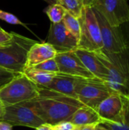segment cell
I'll return each mask as SVG.
<instances>
[{
  "label": "cell",
  "mask_w": 129,
  "mask_h": 130,
  "mask_svg": "<svg viewBox=\"0 0 129 130\" xmlns=\"http://www.w3.org/2000/svg\"><path fill=\"white\" fill-rule=\"evenodd\" d=\"M91 8L113 26H121L129 21L128 0H95Z\"/></svg>",
  "instance_id": "obj_8"
},
{
  "label": "cell",
  "mask_w": 129,
  "mask_h": 130,
  "mask_svg": "<svg viewBox=\"0 0 129 130\" xmlns=\"http://www.w3.org/2000/svg\"><path fill=\"white\" fill-rule=\"evenodd\" d=\"M100 124L109 130H129V101L122 114L116 121H101Z\"/></svg>",
  "instance_id": "obj_18"
},
{
  "label": "cell",
  "mask_w": 129,
  "mask_h": 130,
  "mask_svg": "<svg viewBox=\"0 0 129 130\" xmlns=\"http://www.w3.org/2000/svg\"><path fill=\"white\" fill-rule=\"evenodd\" d=\"M72 130H81V126H75V128Z\"/></svg>",
  "instance_id": "obj_34"
},
{
  "label": "cell",
  "mask_w": 129,
  "mask_h": 130,
  "mask_svg": "<svg viewBox=\"0 0 129 130\" xmlns=\"http://www.w3.org/2000/svg\"><path fill=\"white\" fill-rule=\"evenodd\" d=\"M97 130H109V129L106 128L105 126H103V125L101 124H98L97 126Z\"/></svg>",
  "instance_id": "obj_32"
},
{
  "label": "cell",
  "mask_w": 129,
  "mask_h": 130,
  "mask_svg": "<svg viewBox=\"0 0 129 130\" xmlns=\"http://www.w3.org/2000/svg\"><path fill=\"white\" fill-rule=\"evenodd\" d=\"M12 37V32L8 33L2 28H0V45L9 41Z\"/></svg>",
  "instance_id": "obj_26"
},
{
  "label": "cell",
  "mask_w": 129,
  "mask_h": 130,
  "mask_svg": "<svg viewBox=\"0 0 129 130\" xmlns=\"http://www.w3.org/2000/svg\"><path fill=\"white\" fill-rule=\"evenodd\" d=\"M44 12L49 18L51 23L53 24L62 22L67 13L66 10L58 3L49 5V6L44 10Z\"/></svg>",
  "instance_id": "obj_19"
},
{
  "label": "cell",
  "mask_w": 129,
  "mask_h": 130,
  "mask_svg": "<svg viewBox=\"0 0 129 130\" xmlns=\"http://www.w3.org/2000/svg\"><path fill=\"white\" fill-rule=\"evenodd\" d=\"M86 79L87 78L59 72L51 82L43 88L78 99V94Z\"/></svg>",
  "instance_id": "obj_13"
},
{
  "label": "cell",
  "mask_w": 129,
  "mask_h": 130,
  "mask_svg": "<svg viewBox=\"0 0 129 130\" xmlns=\"http://www.w3.org/2000/svg\"><path fill=\"white\" fill-rule=\"evenodd\" d=\"M93 10L100 29L103 50L110 53H120L125 50L128 46V44L124 37L120 26L111 25L94 8Z\"/></svg>",
  "instance_id": "obj_7"
},
{
  "label": "cell",
  "mask_w": 129,
  "mask_h": 130,
  "mask_svg": "<svg viewBox=\"0 0 129 130\" xmlns=\"http://www.w3.org/2000/svg\"><path fill=\"white\" fill-rule=\"evenodd\" d=\"M57 53L56 50L49 43L36 42L28 51L26 69L33 67L48 59H54Z\"/></svg>",
  "instance_id": "obj_15"
},
{
  "label": "cell",
  "mask_w": 129,
  "mask_h": 130,
  "mask_svg": "<svg viewBox=\"0 0 129 130\" xmlns=\"http://www.w3.org/2000/svg\"><path fill=\"white\" fill-rule=\"evenodd\" d=\"M12 126L6 122L0 121V130H11Z\"/></svg>",
  "instance_id": "obj_27"
},
{
  "label": "cell",
  "mask_w": 129,
  "mask_h": 130,
  "mask_svg": "<svg viewBox=\"0 0 129 130\" xmlns=\"http://www.w3.org/2000/svg\"><path fill=\"white\" fill-rule=\"evenodd\" d=\"M113 91L98 79H86L78 94V100L84 106L97 110L100 104Z\"/></svg>",
  "instance_id": "obj_9"
},
{
  "label": "cell",
  "mask_w": 129,
  "mask_h": 130,
  "mask_svg": "<svg viewBox=\"0 0 129 130\" xmlns=\"http://www.w3.org/2000/svg\"><path fill=\"white\" fill-rule=\"evenodd\" d=\"M62 22L65 27H66V29L78 41L80 38V33H81V24H80L79 18L67 12L62 20Z\"/></svg>",
  "instance_id": "obj_21"
},
{
  "label": "cell",
  "mask_w": 129,
  "mask_h": 130,
  "mask_svg": "<svg viewBox=\"0 0 129 130\" xmlns=\"http://www.w3.org/2000/svg\"><path fill=\"white\" fill-rule=\"evenodd\" d=\"M84 7H91L95 0H81Z\"/></svg>",
  "instance_id": "obj_30"
},
{
  "label": "cell",
  "mask_w": 129,
  "mask_h": 130,
  "mask_svg": "<svg viewBox=\"0 0 129 130\" xmlns=\"http://www.w3.org/2000/svg\"><path fill=\"white\" fill-rule=\"evenodd\" d=\"M75 125L70 121H62L52 126L53 130H72L75 128Z\"/></svg>",
  "instance_id": "obj_25"
},
{
  "label": "cell",
  "mask_w": 129,
  "mask_h": 130,
  "mask_svg": "<svg viewBox=\"0 0 129 130\" xmlns=\"http://www.w3.org/2000/svg\"><path fill=\"white\" fill-rule=\"evenodd\" d=\"M36 42L12 32L11 39L0 45V66L15 73H24L28 51Z\"/></svg>",
  "instance_id": "obj_3"
},
{
  "label": "cell",
  "mask_w": 129,
  "mask_h": 130,
  "mask_svg": "<svg viewBox=\"0 0 129 130\" xmlns=\"http://www.w3.org/2000/svg\"><path fill=\"white\" fill-rule=\"evenodd\" d=\"M36 130H52V125H49L48 123H44L38 126Z\"/></svg>",
  "instance_id": "obj_29"
},
{
  "label": "cell",
  "mask_w": 129,
  "mask_h": 130,
  "mask_svg": "<svg viewBox=\"0 0 129 130\" xmlns=\"http://www.w3.org/2000/svg\"><path fill=\"white\" fill-rule=\"evenodd\" d=\"M79 21L81 33L78 48L92 52L103 50L100 29L93 8L84 7Z\"/></svg>",
  "instance_id": "obj_6"
},
{
  "label": "cell",
  "mask_w": 129,
  "mask_h": 130,
  "mask_svg": "<svg viewBox=\"0 0 129 130\" xmlns=\"http://www.w3.org/2000/svg\"><path fill=\"white\" fill-rule=\"evenodd\" d=\"M46 2H47L49 5H52V4H55L56 3V0H43Z\"/></svg>",
  "instance_id": "obj_33"
},
{
  "label": "cell",
  "mask_w": 129,
  "mask_h": 130,
  "mask_svg": "<svg viewBox=\"0 0 129 130\" xmlns=\"http://www.w3.org/2000/svg\"><path fill=\"white\" fill-rule=\"evenodd\" d=\"M0 28H1V27H0Z\"/></svg>",
  "instance_id": "obj_36"
},
{
  "label": "cell",
  "mask_w": 129,
  "mask_h": 130,
  "mask_svg": "<svg viewBox=\"0 0 129 130\" xmlns=\"http://www.w3.org/2000/svg\"><path fill=\"white\" fill-rule=\"evenodd\" d=\"M128 101V98L112 92L100 104L96 110L100 117V122L116 121L122 114Z\"/></svg>",
  "instance_id": "obj_12"
},
{
  "label": "cell",
  "mask_w": 129,
  "mask_h": 130,
  "mask_svg": "<svg viewBox=\"0 0 129 130\" xmlns=\"http://www.w3.org/2000/svg\"><path fill=\"white\" fill-rule=\"evenodd\" d=\"M39 97V88L24 73L17 74L11 82L0 89V101L4 107Z\"/></svg>",
  "instance_id": "obj_4"
},
{
  "label": "cell",
  "mask_w": 129,
  "mask_h": 130,
  "mask_svg": "<svg viewBox=\"0 0 129 130\" xmlns=\"http://www.w3.org/2000/svg\"><path fill=\"white\" fill-rule=\"evenodd\" d=\"M46 43L52 45L58 53L73 51L78 48V40L66 29L63 22L51 23Z\"/></svg>",
  "instance_id": "obj_10"
},
{
  "label": "cell",
  "mask_w": 129,
  "mask_h": 130,
  "mask_svg": "<svg viewBox=\"0 0 129 130\" xmlns=\"http://www.w3.org/2000/svg\"><path fill=\"white\" fill-rule=\"evenodd\" d=\"M75 53L87 69L95 78L103 81V82L106 81L108 77V70L94 52L78 48L75 50Z\"/></svg>",
  "instance_id": "obj_14"
},
{
  "label": "cell",
  "mask_w": 129,
  "mask_h": 130,
  "mask_svg": "<svg viewBox=\"0 0 129 130\" xmlns=\"http://www.w3.org/2000/svg\"><path fill=\"white\" fill-rule=\"evenodd\" d=\"M39 88V97L35 99L38 115L49 125L62 121H70L75 111L84 106L78 99L53 91L43 87Z\"/></svg>",
  "instance_id": "obj_1"
},
{
  "label": "cell",
  "mask_w": 129,
  "mask_h": 130,
  "mask_svg": "<svg viewBox=\"0 0 129 130\" xmlns=\"http://www.w3.org/2000/svg\"><path fill=\"white\" fill-rule=\"evenodd\" d=\"M24 73L38 87H46V85H48L55 77V75L57 74L37 69L33 67L27 68L24 70Z\"/></svg>",
  "instance_id": "obj_17"
},
{
  "label": "cell",
  "mask_w": 129,
  "mask_h": 130,
  "mask_svg": "<svg viewBox=\"0 0 129 130\" xmlns=\"http://www.w3.org/2000/svg\"><path fill=\"white\" fill-rule=\"evenodd\" d=\"M4 109H5V107H4V105L2 104V101H0V118L2 117V114H3V113H4Z\"/></svg>",
  "instance_id": "obj_31"
},
{
  "label": "cell",
  "mask_w": 129,
  "mask_h": 130,
  "mask_svg": "<svg viewBox=\"0 0 129 130\" xmlns=\"http://www.w3.org/2000/svg\"><path fill=\"white\" fill-rule=\"evenodd\" d=\"M17 74L18 73L11 72L0 66V89L11 82Z\"/></svg>",
  "instance_id": "obj_24"
},
{
  "label": "cell",
  "mask_w": 129,
  "mask_h": 130,
  "mask_svg": "<svg viewBox=\"0 0 129 130\" xmlns=\"http://www.w3.org/2000/svg\"><path fill=\"white\" fill-rule=\"evenodd\" d=\"M56 3L62 5L68 13L80 18L84 8L81 0H56Z\"/></svg>",
  "instance_id": "obj_20"
},
{
  "label": "cell",
  "mask_w": 129,
  "mask_h": 130,
  "mask_svg": "<svg viewBox=\"0 0 129 130\" xmlns=\"http://www.w3.org/2000/svg\"><path fill=\"white\" fill-rule=\"evenodd\" d=\"M0 20H2L10 24H14V25H21L25 27L26 28H27L28 30H30L27 26L26 24H24L21 21L19 20V18H17L14 14L5 11L2 9H0Z\"/></svg>",
  "instance_id": "obj_23"
},
{
  "label": "cell",
  "mask_w": 129,
  "mask_h": 130,
  "mask_svg": "<svg viewBox=\"0 0 129 130\" xmlns=\"http://www.w3.org/2000/svg\"><path fill=\"white\" fill-rule=\"evenodd\" d=\"M33 68L40 69V70H43L46 72H53V73L59 72L58 64H57V62L55 58L44 61V62L33 66Z\"/></svg>",
  "instance_id": "obj_22"
},
{
  "label": "cell",
  "mask_w": 129,
  "mask_h": 130,
  "mask_svg": "<svg viewBox=\"0 0 129 130\" xmlns=\"http://www.w3.org/2000/svg\"><path fill=\"white\" fill-rule=\"evenodd\" d=\"M94 53L108 70L106 85L113 92L129 98V45L120 53H110L103 50Z\"/></svg>",
  "instance_id": "obj_2"
},
{
  "label": "cell",
  "mask_w": 129,
  "mask_h": 130,
  "mask_svg": "<svg viewBox=\"0 0 129 130\" xmlns=\"http://www.w3.org/2000/svg\"><path fill=\"white\" fill-rule=\"evenodd\" d=\"M75 126H83L85 125L100 123V117L96 110L83 106L78 108L70 120Z\"/></svg>",
  "instance_id": "obj_16"
},
{
  "label": "cell",
  "mask_w": 129,
  "mask_h": 130,
  "mask_svg": "<svg viewBox=\"0 0 129 130\" xmlns=\"http://www.w3.org/2000/svg\"><path fill=\"white\" fill-rule=\"evenodd\" d=\"M0 121L6 122L12 126H20L33 129L45 123L37 113L35 99L5 107Z\"/></svg>",
  "instance_id": "obj_5"
},
{
  "label": "cell",
  "mask_w": 129,
  "mask_h": 130,
  "mask_svg": "<svg viewBox=\"0 0 129 130\" xmlns=\"http://www.w3.org/2000/svg\"><path fill=\"white\" fill-rule=\"evenodd\" d=\"M99 123H94V124H89L85 125L81 127V130H97V126Z\"/></svg>",
  "instance_id": "obj_28"
},
{
  "label": "cell",
  "mask_w": 129,
  "mask_h": 130,
  "mask_svg": "<svg viewBox=\"0 0 129 130\" xmlns=\"http://www.w3.org/2000/svg\"><path fill=\"white\" fill-rule=\"evenodd\" d=\"M52 130H53V129H52Z\"/></svg>",
  "instance_id": "obj_37"
},
{
  "label": "cell",
  "mask_w": 129,
  "mask_h": 130,
  "mask_svg": "<svg viewBox=\"0 0 129 130\" xmlns=\"http://www.w3.org/2000/svg\"><path fill=\"white\" fill-rule=\"evenodd\" d=\"M128 27H129V21H128Z\"/></svg>",
  "instance_id": "obj_35"
},
{
  "label": "cell",
  "mask_w": 129,
  "mask_h": 130,
  "mask_svg": "<svg viewBox=\"0 0 129 130\" xmlns=\"http://www.w3.org/2000/svg\"><path fill=\"white\" fill-rule=\"evenodd\" d=\"M55 59L60 73L89 79L97 78L87 69L75 54V50L58 53Z\"/></svg>",
  "instance_id": "obj_11"
}]
</instances>
